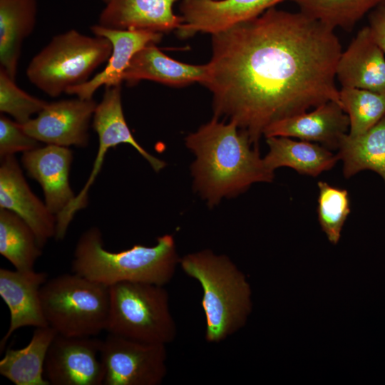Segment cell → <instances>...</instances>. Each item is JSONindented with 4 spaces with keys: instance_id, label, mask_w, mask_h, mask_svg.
<instances>
[{
    "instance_id": "obj_1",
    "label": "cell",
    "mask_w": 385,
    "mask_h": 385,
    "mask_svg": "<svg viewBox=\"0 0 385 385\" xmlns=\"http://www.w3.org/2000/svg\"><path fill=\"white\" fill-rule=\"evenodd\" d=\"M334 29L304 13L274 6L212 35L202 85L214 117L245 132L253 145L273 123L324 103H339L336 67L342 52Z\"/></svg>"
},
{
    "instance_id": "obj_2",
    "label": "cell",
    "mask_w": 385,
    "mask_h": 385,
    "mask_svg": "<svg viewBox=\"0 0 385 385\" xmlns=\"http://www.w3.org/2000/svg\"><path fill=\"white\" fill-rule=\"evenodd\" d=\"M185 144L196 156L191 165L194 188L210 207L255 183L274 179V171L267 167L258 148L233 122L213 117L189 134Z\"/></svg>"
},
{
    "instance_id": "obj_3",
    "label": "cell",
    "mask_w": 385,
    "mask_h": 385,
    "mask_svg": "<svg viewBox=\"0 0 385 385\" xmlns=\"http://www.w3.org/2000/svg\"><path fill=\"white\" fill-rule=\"evenodd\" d=\"M180 259L171 235L158 237L152 247L135 245L114 252L103 247L100 230L93 227L78 240L72 272L108 287L123 282L165 286L173 279Z\"/></svg>"
},
{
    "instance_id": "obj_4",
    "label": "cell",
    "mask_w": 385,
    "mask_h": 385,
    "mask_svg": "<svg viewBox=\"0 0 385 385\" xmlns=\"http://www.w3.org/2000/svg\"><path fill=\"white\" fill-rule=\"evenodd\" d=\"M179 264L202 287L207 342L219 343L245 325L252 309L250 286L227 256L203 250L185 255Z\"/></svg>"
},
{
    "instance_id": "obj_5",
    "label": "cell",
    "mask_w": 385,
    "mask_h": 385,
    "mask_svg": "<svg viewBox=\"0 0 385 385\" xmlns=\"http://www.w3.org/2000/svg\"><path fill=\"white\" fill-rule=\"evenodd\" d=\"M41 299L48 326L68 337H96L106 331L110 310V289L103 284L74 272L47 281Z\"/></svg>"
},
{
    "instance_id": "obj_6",
    "label": "cell",
    "mask_w": 385,
    "mask_h": 385,
    "mask_svg": "<svg viewBox=\"0 0 385 385\" xmlns=\"http://www.w3.org/2000/svg\"><path fill=\"white\" fill-rule=\"evenodd\" d=\"M111 43L105 37L88 36L71 29L52 38L31 60L26 76L51 97L86 83L93 72L107 62Z\"/></svg>"
},
{
    "instance_id": "obj_7",
    "label": "cell",
    "mask_w": 385,
    "mask_h": 385,
    "mask_svg": "<svg viewBox=\"0 0 385 385\" xmlns=\"http://www.w3.org/2000/svg\"><path fill=\"white\" fill-rule=\"evenodd\" d=\"M109 289L106 331L145 343L166 345L174 341L177 327L164 286L123 282L110 286Z\"/></svg>"
},
{
    "instance_id": "obj_8",
    "label": "cell",
    "mask_w": 385,
    "mask_h": 385,
    "mask_svg": "<svg viewBox=\"0 0 385 385\" xmlns=\"http://www.w3.org/2000/svg\"><path fill=\"white\" fill-rule=\"evenodd\" d=\"M93 127L98 136V150L90 176L73 202L56 216L55 238L63 240L68 225L77 211L88 203V192L101 171L108 149L120 143L130 144L151 165L155 172L165 166V163L148 153L138 143L125 121L121 102V85L106 87L102 101L93 114Z\"/></svg>"
},
{
    "instance_id": "obj_9",
    "label": "cell",
    "mask_w": 385,
    "mask_h": 385,
    "mask_svg": "<svg viewBox=\"0 0 385 385\" xmlns=\"http://www.w3.org/2000/svg\"><path fill=\"white\" fill-rule=\"evenodd\" d=\"M101 357L104 385H159L167 374L165 344L108 333L102 341Z\"/></svg>"
},
{
    "instance_id": "obj_10",
    "label": "cell",
    "mask_w": 385,
    "mask_h": 385,
    "mask_svg": "<svg viewBox=\"0 0 385 385\" xmlns=\"http://www.w3.org/2000/svg\"><path fill=\"white\" fill-rule=\"evenodd\" d=\"M102 341L96 337L57 334L45 359L46 379L52 385L103 384Z\"/></svg>"
},
{
    "instance_id": "obj_11",
    "label": "cell",
    "mask_w": 385,
    "mask_h": 385,
    "mask_svg": "<svg viewBox=\"0 0 385 385\" xmlns=\"http://www.w3.org/2000/svg\"><path fill=\"white\" fill-rule=\"evenodd\" d=\"M92 99L80 98L48 103L45 108L21 124L24 131L38 142L48 145L85 147L88 127L97 107Z\"/></svg>"
},
{
    "instance_id": "obj_12",
    "label": "cell",
    "mask_w": 385,
    "mask_h": 385,
    "mask_svg": "<svg viewBox=\"0 0 385 385\" xmlns=\"http://www.w3.org/2000/svg\"><path fill=\"white\" fill-rule=\"evenodd\" d=\"M284 0H182L180 38L211 35L255 18Z\"/></svg>"
},
{
    "instance_id": "obj_13",
    "label": "cell",
    "mask_w": 385,
    "mask_h": 385,
    "mask_svg": "<svg viewBox=\"0 0 385 385\" xmlns=\"http://www.w3.org/2000/svg\"><path fill=\"white\" fill-rule=\"evenodd\" d=\"M0 207L13 212L27 224L41 248L55 237L56 215L31 190L14 155L1 158Z\"/></svg>"
},
{
    "instance_id": "obj_14",
    "label": "cell",
    "mask_w": 385,
    "mask_h": 385,
    "mask_svg": "<svg viewBox=\"0 0 385 385\" xmlns=\"http://www.w3.org/2000/svg\"><path fill=\"white\" fill-rule=\"evenodd\" d=\"M46 272L0 269V296L10 312L9 327L0 342L1 352L11 334L24 327H45L41 288L47 281Z\"/></svg>"
},
{
    "instance_id": "obj_15",
    "label": "cell",
    "mask_w": 385,
    "mask_h": 385,
    "mask_svg": "<svg viewBox=\"0 0 385 385\" xmlns=\"http://www.w3.org/2000/svg\"><path fill=\"white\" fill-rule=\"evenodd\" d=\"M349 129V118L342 106L329 101L310 112L305 111L273 123L265 130L263 135L297 138L334 150L338 149Z\"/></svg>"
},
{
    "instance_id": "obj_16",
    "label": "cell",
    "mask_w": 385,
    "mask_h": 385,
    "mask_svg": "<svg viewBox=\"0 0 385 385\" xmlns=\"http://www.w3.org/2000/svg\"><path fill=\"white\" fill-rule=\"evenodd\" d=\"M94 35L106 38L112 52L104 69L88 81L68 88L66 93L83 99H92L97 89L105 86L120 85L122 75L134 55L150 43H158L163 34L145 30L108 29L98 24L91 27Z\"/></svg>"
},
{
    "instance_id": "obj_17",
    "label": "cell",
    "mask_w": 385,
    "mask_h": 385,
    "mask_svg": "<svg viewBox=\"0 0 385 385\" xmlns=\"http://www.w3.org/2000/svg\"><path fill=\"white\" fill-rule=\"evenodd\" d=\"M72 159L69 148L56 145L38 147L22 155L24 167L41 185L46 205L56 217L76 197L68 180Z\"/></svg>"
},
{
    "instance_id": "obj_18",
    "label": "cell",
    "mask_w": 385,
    "mask_h": 385,
    "mask_svg": "<svg viewBox=\"0 0 385 385\" xmlns=\"http://www.w3.org/2000/svg\"><path fill=\"white\" fill-rule=\"evenodd\" d=\"M342 88L368 90L385 95V54L375 41L368 26L361 28L336 67Z\"/></svg>"
},
{
    "instance_id": "obj_19",
    "label": "cell",
    "mask_w": 385,
    "mask_h": 385,
    "mask_svg": "<svg viewBox=\"0 0 385 385\" xmlns=\"http://www.w3.org/2000/svg\"><path fill=\"white\" fill-rule=\"evenodd\" d=\"M177 0H102L98 25L113 29L145 30L160 34L177 30L181 16L173 12Z\"/></svg>"
},
{
    "instance_id": "obj_20",
    "label": "cell",
    "mask_w": 385,
    "mask_h": 385,
    "mask_svg": "<svg viewBox=\"0 0 385 385\" xmlns=\"http://www.w3.org/2000/svg\"><path fill=\"white\" fill-rule=\"evenodd\" d=\"M207 65H192L178 61L163 53L155 43L138 51L122 75V81L134 85L150 80L171 86H185L194 83L203 84Z\"/></svg>"
},
{
    "instance_id": "obj_21",
    "label": "cell",
    "mask_w": 385,
    "mask_h": 385,
    "mask_svg": "<svg viewBox=\"0 0 385 385\" xmlns=\"http://www.w3.org/2000/svg\"><path fill=\"white\" fill-rule=\"evenodd\" d=\"M269 152L263 158L272 171L289 167L299 174L316 177L332 169L339 160L338 155L322 145L287 137L266 138Z\"/></svg>"
},
{
    "instance_id": "obj_22",
    "label": "cell",
    "mask_w": 385,
    "mask_h": 385,
    "mask_svg": "<svg viewBox=\"0 0 385 385\" xmlns=\"http://www.w3.org/2000/svg\"><path fill=\"white\" fill-rule=\"evenodd\" d=\"M36 0H0V68L14 80L24 40L36 24Z\"/></svg>"
},
{
    "instance_id": "obj_23",
    "label": "cell",
    "mask_w": 385,
    "mask_h": 385,
    "mask_svg": "<svg viewBox=\"0 0 385 385\" xmlns=\"http://www.w3.org/2000/svg\"><path fill=\"white\" fill-rule=\"evenodd\" d=\"M57 334L50 326L36 328L26 346L6 351L0 374L15 385H50L43 372L48 349Z\"/></svg>"
},
{
    "instance_id": "obj_24",
    "label": "cell",
    "mask_w": 385,
    "mask_h": 385,
    "mask_svg": "<svg viewBox=\"0 0 385 385\" xmlns=\"http://www.w3.org/2000/svg\"><path fill=\"white\" fill-rule=\"evenodd\" d=\"M338 150L345 178L369 170L378 173L385 183V116L361 135H344Z\"/></svg>"
},
{
    "instance_id": "obj_25",
    "label": "cell",
    "mask_w": 385,
    "mask_h": 385,
    "mask_svg": "<svg viewBox=\"0 0 385 385\" xmlns=\"http://www.w3.org/2000/svg\"><path fill=\"white\" fill-rule=\"evenodd\" d=\"M0 253L22 272L34 270L41 255L36 235L30 227L13 212L0 210Z\"/></svg>"
},
{
    "instance_id": "obj_26",
    "label": "cell",
    "mask_w": 385,
    "mask_h": 385,
    "mask_svg": "<svg viewBox=\"0 0 385 385\" xmlns=\"http://www.w3.org/2000/svg\"><path fill=\"white\" fill-rule=\"evenodd\" d=\"M299 11L335 29H351L385 0H291Z\"/></svg>"
},
{
    "instance_id": "obj_27",
    "label": "cell",
    "mask_w": 385,
    "mask_h": 385,
    "mask_svg": "<svg viewBox=\"0 0 385 385\" xmlns=\"http://www.w3.org/2000/svg\"><path fill=\"white\" fill-rule=\"evenodd\" d=\"M341 106L349 120L348 134L361 135L385 116V95L354 88L339 90Z\"/></svg>"
},
{
    "instance_id": "obj_28",
    "label": "cell",
    "mask_w": 385,
    "mask_h": 385,
    "mask_svg": "<svg viewBox=\"0 0 385 385\" xmlns=\"http://www.w3.org/2000/svg\"><path fill=\"white\" fill-rule=\"evenodd\" d=\"M318 220L329 241L337 244L344 224L350 213V200L346 190L319 181Z\"/></svg>"
},
{
    "instance_id": "obj_29",
    "label": "cell",
    "mask_w": 385,
    "mask_h": 385,
    "mask_svg": "<svg viewBox=\"0 0 385 385\" xmlns=\"http://www.w3.org/2000/svg\"><path fill=\"white\" fill-rule=\"evenodd\" d=\"M47 102L29 95L0 68V111L12 116L16 122L24 124L31 115L38 113Z\"/></svg>"
},
{
    "instance_id": "obj_30",
    "label": "cell",
    "mask_w": 385,
    "mask_h": 385,
    "mask_svg": "<svg viewBox=\"0 0 385 385\" xmlns=\"http://www.w3.org/2000/svg\"><path fill=\"white\" fill-rule=\"evenodd\" d=\"M38 141L27 134L21 124L4 115L0 116L1 158L17 152H26L38 148Z\"/></svg>"
},
{
    "instance_id": "obj_31",
    "label": "cell",
    "mask_w": 385,
    "mask_h": 385,
    "mask_svg": "<svg viewBox=\"0 0 385 385\" xmlns=\"http://www.w3.org/2000/svg\"><path fill=\"white\" fill-rule=\"evenodd\" d=\"M368 26L375 41L385 54V1L371 11Z\"/></svg>"
}]
</instances>
